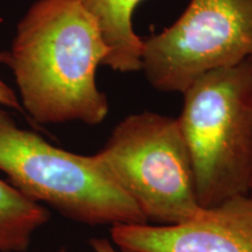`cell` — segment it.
Returning <instances> with one entry per match:
<instances>
[{
  "instance_id": "1",
  "label": "cell",
  "mask_w": 252,
  "mask_h": 252,
  "mask_svg": "<svg viewBox=\"0 0 252 252\" xmlns=\"http://www.w3.org/2000/svg\"><path fill=\"white\" fill-rule=\"evenodd\" d=\"M109 55L98 24L80 0H37L8 52L23 110L39 124L103 123L109 100L96 72Z\"/></svg>"
},
{
  "instance_id": "2",
  "label": "cell",
  "mask_w": 252,
  "mask_h": 252,
  "mask_svg": "<svg viewBox=\"0 0 252 252\" xmlns=\"http://www.w3.org/2000/svg\"><path fill=\"white\" fill-rule=\"evenodd\" d=\"M0 172L21 194L87 225L144 224L146 217L96 154L81 156L19 127L0 106Z\"/></svg>"
},
{
  "instance_id": "3",
  "label": "cell",
  "mask_w": 252,
  "mask_h": 252,
  "mask_svg": "<svg viewBox=\"0 0 252 252\" xmlns=\"http://www.w3.org/2000/svg\"><path fill=\"white\" fill-rule=\"evenodd\" d=\"M178 118L193 163L198 203L249 194L252 179V75L247 62L197 78Z\"/></svg>"
},
{
  "instance_id": "4",
  "label": "cell",
  "mask_w": 252,
  "mask_h": 252,
  "mask_svg": "<svg viewBox=\"0 0 252 252\" xmlns=\"http://www.w3.org/2000/svg\"><path fill=\"white\" fill-rule=\"evenodd\" d=\"M96 157L147 222L178 224L202 210L178 118L151 111L127 116Z\"/></svg>"
},
{
  "instance_id": "5",
  "label": "cell",
  "mask_w": 252,
  "mask_h": 252,
  "mask_svg": "<svg viewBox=\"0 0 252 252\" xmlns=\"http://www.w3.org/2000/svg\"><path fill=\"white\" fill-rule=\"evenodd\" d=\"M251 54L252 0H190L174 24L143 40L140 70L156 89L184 94Z\"/></svg>"
},
{
  "instance_id": "6",
  "label": "cell",
  "mask_w": 252,
  "mask_h": 252,
  "mask_svg": "<svg viewBox=\"0 0 252 252\" xmlns=\"http://www.w3.org/2000/svg\"><path fill=\"white\" fill-rule=\"evenodd\" d=\"M110 232L122 252H252V197H230L178 224H117Z\"/></svg>"
},
{
  "instance_id": "7",
  "label": "cell",
  "mask_w": 252,
  "mask_h": 252,
  "mask_svg": "<svg viewBox=\"0 0 252 252\" xmlns=\"http://www.w3.org/2000/svg\"><path fill=\"white\" fill-rule=\"evenodd\" d=\"M94 18L110 48L104 65L119 72L140 70L143 39L134 32L133 13L143 0H80Z\"/></svg>"
},
{
  "instance_id": "8",
  "label": "cell",
  "mask_w": 252,
  "mask_h": 252,
  "mask_svg": "<svg viewBox=\"0 0 252 252\" xmlns=\"http://www.w3.org/2000/svg\"><path fill=\"white\" fill-rule=\"evenodd\" d=\"M50 214L0 178V252H26Z\"/></svg>"
},
{
  "instance_id": "9",
  "label": "cell",
  "mask_w": 252,
  "mask_h": 252,
  "mask_svg": "<svg viewBox=\"0 0 252 252\" xmlns=\"http://www.w3.org/2000/svg\"><path fill=\"white\" fill-rule=\"evenodd\" d=\"M8 62V52H0V63L7 64ZM0 106L6 109H12L15 111L23 112L20 100L17 94L12 88H9L4 81L0 80Z\"/></svg>"
},
{
  "instance_id": "10",
  "label": "cell",
  "mask_w": 252,
  "mask_h": 252,
  "mask_svg": "<svg viewBox=\"0 0 252 252\" xmlns=\"http://www.w3.org/2000/svg\"><path fill=\"white\" fill-rule=\"evenodd\" d=\"M90 247L94 252H122L118 248H115L111 242L106 238H93L89 241ZM58 252H69L67 249L62 248Z\"/></svg>"
},
{
  "instance_id": "11",
  "label": "cell",
  "mask_w": 252,
  "mask_h": 252,
  "mask_svg": "<svg viewBox=\"0 0 252 252\" xmlns=\"http://www.w3.org/2000/svg\"><path fill=\"white\" fill-rule=\"evenodd\" d=\"M245 62H247L248 67H249V69H250V72H251V75H252V54L249 56L247 60H245Z\"/></svg>"
},
{
  "instance_id": "12",
  "label": "cell",
  "mask_w": 252,
  "mask_h": 252,
  "mask_svg": "<svg viewBox=\"0 0 252 252\" xmlns=\"http://www.w3.org/2000/svg\"><path fill=\"white\" fill-rule=\"evenodd\" d=\"M249 195L252 197V179H251V185H250V190H249Z\"/></svg>"
}]
</instances>
